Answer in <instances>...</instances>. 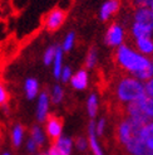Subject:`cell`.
Here are the masks:
<instances>
[{"label": "cell", "instance_id": "30bf717a", "mask_svg": "<svg viewBox=\"0 0 153 155\" xmlns=\"http://www.w3.org/2000/svg\"><path fill=\"white\" fill-rule=\"evenodd\" d=\"M120 6V2L119 0H108L105 2L102 8H101V12H99V17L103 21L108 20L113 14H116Z\"/></svg>", "mask_w": 153, "mask_h": 155}, {"label": "cell", "instance_id": "e0dca14e", "mask_svg": "<svg viewBox=\"0 0 153 155\" xmlns=\"http://www.w3.org/2000/svg\"><path fill=\"white\" fill-rule=\"evenodd\" d=\"M63 49L57 45V51H55V56H54V59H53V76L55 77L57 80H59L60 77V72L63 69Z\"/></svg>", "mask_w": 153, "mask_h": 155}, {"label": "cell", "instance_id": "484cf974", "mask_svg": "<svg viewBox=\"0 0 153 155\" xmlns=\"http://www.w3.org/2000/svg\"><path fill=\"white\" fill-rule=\"evenodd\" d=\"M8 101H9V92H8L5 84L0 82V107L8 105Z\"/></svg>", "mask_w": 153, "mask_h": 155}, {"label": "cell", "instance_id": "4316f807", "mask_svg": "<svg viewBox=\"0 0 153 155\" xmlns=\"http://www.w3.org/2000/svg\"><path fill=\"white\" fill-rule=\"evenodd\" d=\"M70 77H72V69H70V67L63 66V69H62V72H60L59 80L62 81L63 83H67V82L70 81Z\"/></svg>", "mask_w": 153, "mask_h": 155}, {"label": "cell", "instance_id": "52a82bcc", "mask_svg": "<svg viewBox=\"0 0 153 155\" xmlns=\"http://www.w3.org/2000/svg\"><path fill=\"white\" fill-rule=\"evenodd\" d=\"M123 146L129 155H144L148 153L146 143H144V140L141 136H133L131 140Z\"/></svg>", "mask_w": 153, "mask_h": 155}, {"label": "cell", "instance_id": "d6a6232c", "mask_svg": "<svg viewBox=\"0 0 153 155\" xmlns=\"http://www.w3.org/2000/svg\"><path fill=\"white\" fill-rule=\"evenodd\" d=\"M146 146H147V150L148 153H153V139H147L146 141Z\"/></svg>", "mask_w": 153, "mask_h": 155}, {"label": "cell", "instance_id": "5b68a950", "mask_svg": "<svg viewBox=\"0 0 153 155\" xmlns=\"http://www.w3.org/2000/svg\"><path fill=\"white\" fill-rule=\"evenodd\" d=\"M124 41V29L118 23H113L108 28L107 34L104 37V42L109 47H118V45L123 44Z\"/></svg>", "mask_w": 153, "mask_h": 155}, {"label": "cell", "instance_id": "74e56055", "mask_svg": "<svg viewBox=\"0 0 153 155\" xmlns=\"http://www.w3.org/2000/svg\"><path fill=\"white\" fill-rule=\"evenodd\" d=\"M43 155H47V154H43Z\"/></svg>", "mask_w": 153, "mask_h": 155}, {"label": "cell", "instance_id": "44dd1931", "mask_svg": "<svg viewBox=\"0 0 153 155\" xmlns=\"http://www.w3.org/2000/svg\"><path fill=\"white\" fill-rule=\"evenodd\" d=\"M87 110L90 119H94L98 112V97L95 94H92L87 101Z\"/></svg>", "mask_w": 153, "mask_h": 155}, {"label": "cell", "instance_id": "836d02e7", "mask_svg": "<svg viewBox=\"0 0 153 155\" xmlns=\"http://www.w3.org/2000/svg\"><path fill=\"white\" fill-rule=\"evenodd\" d=\"M151 68H152V72H153V58L151 59Z\"/></svg>", "mask_w": 153, "mask_h": 155}, {"label": "cell", "instance_id": "1f68e13d", "mask_svg": "<svg viewBox=\"0 0 153 155\" xmlns=\"http://www.w3.org/2000/svg\"><path fill=\"white\" fill-rule=\"evenodd\" d=\"M27 150L29 151V153H35L36 150H38V145L34 143V140H32V139H28V140H27Z\"/></svg>", "mask_w": 153, "mask_h": 155}, {"label": "cell", "instance_id": "7c38bea8", "mask_svg": "<svg viewBox=\"0 0 153 155\" xmlns=\"http://www.w3.org/2000/svg\"><path fill=\"white\" fill-rule=\"evenodd\" d=\"M95 122L94 121H90L89 122V127H88V145L93 153V155H104L101 146L98 144L97 140V135H95Z\"/></svg>", "mask_w": 153, "mask_h": 155}, {"label": "cell", "instance_id": "6da1fadb", "mask_svg": "<svg viewBox=\"0 0 153 155\" xmlns=\"http://www.w3.org/2000/svg\"><path fill=\"white\" fill-rule=\"evenodd\" d=\"M116 61L117 64L122 69L129 72L132 76L136 74L137 72H141L143 69L151 67L149 57L143 56V54L138 53L136 49H133L127 44L118 45L116 52Z\"/></svg>", "mask_w": 153, "mask_h": 155}, {"label": "cell", "instance_id": "cb8c5ba5", "mask_svg": "<svg viewBox=\"0 0 153 155\" xmlns=\"http://www.w3.org/2000/svg\"><path fill=\"white\" fill-rule=\"evenodd\" d=\"M55 51H57V45H50L45 49L44 54H43V62L45 66H50L53 63V59L55 56Z\"/></svg>", "mask_w": 153, "mask_h": 155}, {"label": "cell", "instance_id": "603a6c76", "mask_svg": "<svg viewBox=\"0 0 153 155\" xmlns=\"http://www.w3.org/2000/svg\"><path fill=\"white\" fill-rule=\"evenodd\" d=\"M74 43H75V33L74 32H69L65 35L62 45H60V48L63 49V52H69V51H72Z\"/></svg>", "mask_w": 153, "mask_h": 155}, {"label": "cell", "instance_id": "8d00e7d4", "mask_svg": "<svg viewBox=\"0 0 153 155\" xmlns=\"http://www.w3.org/2000/svg\"><path fill=\"white\" fill-rule=\"evenodd\" d=\"M144 155H153V153H147V154H144Z\"/></svg>", "mask_w": 153, "mask_h": 155}, {"label": "cell", "instance_id": "9a60e30c", "mask_svg": "<svg viewBox=\"0 0 153 155\" xmlns=\"http://www.w3.org/2000/svg\"><path fill=\"white\" fill-rule=\"evenodd\" d=\"M24 92L28 100H34L39 95V82L34 77H29L24 82Z\"/></svg>", "mask_w": 153, "mask_h": 155}, {"label": "cell", "instance_id": "277c9868", "mask_svg": "<svg viewBox=\"0 0 153 155\" xmlns=\"http://www.w3.org/2000/svg\"><path fill=\"white\" fill-rule=\"evenodd\" d=\"M45 122V135L49 139H52L53 141L57 140L59 136H62L63 133V121L60 117L55 115H48Z\"/></svg>", "mask_w": 153, "mask_h": 155}, {"label": "cell", "instance_id": "7402d4cb", "mask_svg": "<svg viewBox=\"0 0 153 155\" xmlns=\"http://www.w3.org/2000/svg\"><path fill=\"white\" fill-rule=\"evenodd\" d=\"M97 62H98V52L95 47H92L87 54V58H86V67L88 69H92L97 66Z\"/></svg>", "mask_w": 153, "mask_h": 155}, {"label": "cell", "instance_id": "ffe728a7", "mask_svg": "<svg viewBox=\"0 0 153 155\" xmlns=\"http://www.w3.org/2000/svg\"><path fill=\"white\" fill-rule=\"evenodd\" d=\"M49 98H50V102L55 104V105L62 102L63 98H64V90H63V87L60 86V84H54V86L52 87V90H50Z\"/></svg>", "mask_w": 153, "mask_h": 155}, {"label": "cell", "instance_id": "ac0fdd59", "mask_svg": "<svg viewBox=\"0 0 153 155\" xmlns=\"http://www.w3.org/2000/svg\"><path fill=\"white\" fill-rule=\"evenodd\" d=\"M24 136H25V130L23 127V125L20 124H17L13 129H11V144L15 146V148H20L23 141H24Z\"/></svg>", "mask_w": 153, "mask_h": 155}, {"label": "cell", "instance_id": "f1b7e54d", "mask_svg": "<svg viewBox=\"0 0 153 155\" xmlns=\"http://www.w3.org/2000/svg\"><path fill=\"white\" fill-rule=\"evenodd\" d=\"M95 135L97 136H102L104 134V130H105V120L104 119H99L98 122L95 124Z\"/></svg>", "mask_w": 153, "mask_h": 155}, {"label": "cell", "instance_id": "d6986e66", "mask_svg": "<svg viewBox=\"0 0 153 155\" xmlns=\"http://www.w3.org/2000/svg\"><path fill=\"white\" fill-rule=\"evenodd\" d=\"M30 139L34 140V143L38 145V148H40L47 141V135H45L44 130L39 125H34L30 129Z\"/></svg>", "mask_w": 153, "mask_h": 155}, {"label": "cell", "instance_id": "d4e9b609", "mask_svg": "<svg viewBox=\"0 0 153 155\" xmlns=\"http://www.w3.org/2000/svg\"><path fill=\"white\" fill-rule=\"evenodd\" d=\"M141 137L144 141L147 139H153V121H149L148 124H146L142 130H141Z\"/></svg>", "mask_w": 153, "mask_h": 155}, {"label": "cell", "instance_id": "ba28073f", "mask_svg": "<svg viewBox=\"0 0 153 155\" xmlns=\"http://www.w3.org/2000/svg\"><path fill=\"white\" fill-rule=\"evenodd\" d=\"M133 21L141 23L153 30V12L151 8H136L133 12Z\"/></svg>", "mask_w": 153, "mask_h": 155}, {"label": "cell", "instance_id": "9c48e42d", "mask_svg": "<svg viewBox=\"0 0 153 155\" xmlns=\"http://www.w3.org/2000/svg\"><path fill=\"white\" fill-rule=\"evenodd\" d=\"M69 82L74 90H86L88 87V72L86 69H79L75 74H72Z\"/></svg>", "mask_w": 153, "mask_h": 155}, {"label": "cell", "instance_id": "3957f363", "mask_svg": "<svg viewBox=\"0 0 153 155\" xmlns=\"http://www.w3.org/2000/svg\"><path fill=\"white\" fill-rule=\"evenodd\" d=\"M67 13L65 10L60 9V8H55L48 13V15L44 19V27L49 32H54V30L59 29L65 21Z\"/></svg>", "mask_w": 153, "mask_h": 155}, {"label": "cell", "instance_id": "f546056e", "mask_svg": "<svg viewBox=\"0 0 153 155\" xmlns=\"http://www.w3.org/2000/svg\"><path fill=\"white\" fill-rule=\"evenodd\" d=\"M153 3V0H132V4L136 8H149Z\"/></svg>", "mask_w": 153, "mask_h": 155}, {"label": "cell", "instance_id": "4fadbf2b", "mask_svg": "<svg viewBox=\"0 0 153 155\" xmlns=\"http://www.w3.org/2000/svg\"><path fill=\"white\" fill-rule=\"evenodd\" d=\"M54 148L58 150V153L60 155H70L72 154V149H73V140L70 137L67 136H59L57 140H54L53 143Z\"/></svg>", "mask_w": 153, "mask_h": 155}, {"label": "cell", "instance_id": "d590c367", "mask_svg": "<svg viewBox=\"0 0 153 155\" xmlns=\"http://www.w3.org/2000/svg\"><path fill=\"white\" fill-rule=\"evenodd\" d=\"M149 8H151V10H152V12H153V3H152V5H151V6H149Z\"/></svg>", "mask_w": 153, "mask_h": 155}, {"label": "cell", "instance_id": "8fae6325", "mask_svg": "<svg viewBox=\"0 0 153 155\" xmlns=\"http://www.w3.org/2000/svg\"><path fill=\"white\" fill-rule=\"evenodd\" d=\"M136 51L143 56H153V38H138L134 39Z\"/></svg>", "mask_w": 153, "mask_h": 155}, {"label": "cell", "instance_id": "7a4b0ae2", "mask_svg": "<svg viewBox=\"0 0 153 155\" xmlns=\"http://www.w3.org/2000/svg\"><path fill=\"white\" fill-rule=\"evenodd\" d=\"M116 96L122 104H129L146 96L144 83L133 76L120 77L116 83Z\"/></svg>", "mask_w": 153, "mask_h": 155}, {"label": "cell", "instance_id": "2e32d148", "mask_svg": "<svg viewBox=\"0 0 153 155\" xmlns=\"http://www.w3.org/2000/svg\"><path fill=\"white\" fill-rule=\"evenodd\" d=\"M138 106L141 108V111L147 116V117L153 121V98L148 96H143L139 100H137Z\"/></svg>", "mask_w": 153, "mask_h": 155}, {"label": "cell", "instance_id": "e575fe53", "mask_svg": "<svg viewBox=\"0 0 153 155\" xmlns=\"http://www.w3.org/2000/svg\"><path fill=\"white\" fill-rule=\"evenodd\" d=\"M2 155H11V154H10V153H9V151H5V153H3V154H2Z\"/></svg>", "mask_w": 153, "mask_h": 155}, {"label": "cell", "instance_id": "8992f818", "mask_svg": "<svg viewBox=\"0 0 153 155\" xmlns=\"http://www.w3.org/2000/svg\"><path fill=\"white\" fill-rule=\"evenodd\" d=\"M49 106H50V98L48 92H40L38 95V102H36V120L39 122H44L49 115Z\"/></svg>", "mask_w": 153, "mask_h": 155}, {"label": "cell", "instance_id": "4dcf8cb0", "mask_svg": "<svg viewBox=\"0 0 153 155\" xmlns=\"http://www.w3.org/2000/svg\"><path fill=\"white\" fill-rule=\"evenodd\" d=\"M144 92H146V96L153 98V77L144 82Z\"/></svg>", "mask_w": 153, "mask_h": 155}, {"label": "cell", "instance_id": "5bb4252c", "mask_svg": "<svg viewBox=\"0 0 153 155\" xmlns=\"http://www.w3.org/2000/svg\"><path fill=\"white\" fill-rule=\"evenodd\" d=\"M129 32H131V35L134 39H138V38H153V30L137 21L132 23Z\"/></svg>", "mask_w": 153, "mask_h": 155}, {"label": "cell", "instance_id": "83f0119b", "mask_svg": "<svg viewBox=\"0 0 153 155\" xmlns=\"http://www.w3.org/2000/svg\"><path fill=\"white\" fill-rule=\"evenodd\" d=\"M75 148L78 149V150H80V151H84V150H87V148H88V140L86 137H83V136H79V137H76V140H75Z\"/></svg>", "mask_w": 153, "mask_h": 155}]
</instances>
